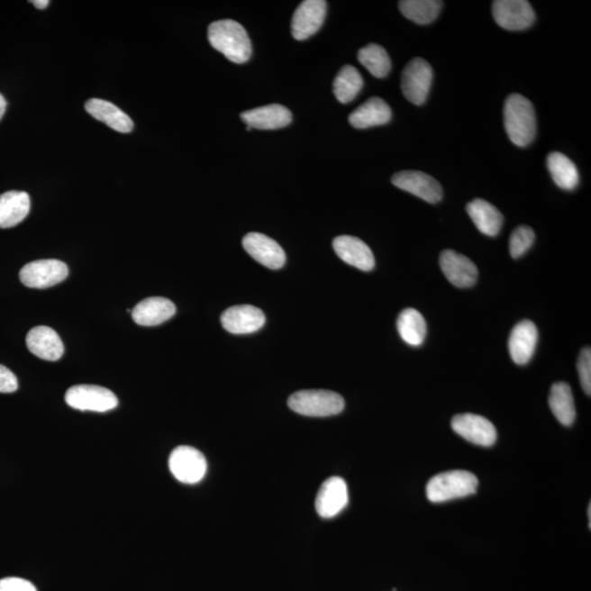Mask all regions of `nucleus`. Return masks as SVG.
Segmentation results:
<instances>
[{
    "label": "nucleus",
    "instance_id": "obj_31",
    "mask_svg": "<svg viewBox=\"0 0 591 591\" xmlns=\"http://www.w3.org/2000/svg\"><path fill=\"white\" fill-rule=\"evenodd\" d=\"M359 60L376 78H384L390 73L391 60L386 50L378 44H369L359 52Z\"/></svg>",
    "mask_w": 591,
    "mask_h": 591
},
{
    "label": "nucleus",
    "instance_id": "obj_24",
    "mask_svg": "<svg viewBox=\"0 0 591 591\" xmlns=\"http://www.w3.org/2000/svg\"><path fill=\"white\" fill-rule=\"evenodd\" d=\"M32 201L27 192L9 191L0 195V228L19 225L28 216Z\"/></svg>",
    "mask_w": 591,
    "mask_h": 591
},
{
    "label": "nucleus",
    "instance_id": "obj_17",
    "mask_svg": "<svg viewBox=\"0 0 591 591\" xmlns=\"http://www.w3.org/2000/svg\"><path fill=\"white\" fill-rule=\"evenodd\" d=\"M538 342L536 324L530 320H523L512 331L508 341L509 354L514 364L526 365L532 359Z\"/></svg>",
    "mask_w": 591,
    "mask_h": 591
},
{
    "label": "nucleus",
    "instance_id": "obj_16",
    "mask_svg": "<svg viewBox=\"0 0 591 591\" xmlns=\"http://www.w3.org/2000/svg\"><path fill=\"white\" fill-rule=\"evenodd\" d=\"M265 323L262 310L250 305H234L222 314L223 329L232 334L257 332Z\"/></svg>",
    "mask_w": 591,
    "mask_h": 591
},
{
    "label": "nucleus",
    "instance_id": "obj_13",
    "mask_svg": "<svg viewBox=\"0 0 591 591\" xmlns=\"http://www.w3.org/2000/svg\"><path fill=\"white\" fill-rule=\"evenodd\" d=\"M348 484L340 477H332L325 480L315 498V509L323 518L335 517L348 506Z\"/></svg>",
    "mask_w": 591,
    "mask_h": 591
},
{
    "label": "nucleus",
    "instance_id": "obj_32",
    "mask_svg": "<svg viewBox=\"0 0 591 591\" xmlns=\"http://www.w3.org/2000/svg\"><path fill=\"white\" fill-rule=\"evenodd\" d=\"M534 241H536V234L532 228L521 226L514 229L509 241V252L512 258L523 257L532 247Z\"/></svg>",
    "mask_w": 591,
    "mask_h": 591
},
{
    "label": "nucleus",
    "instance_id": "obj_5",
    "mask_svg": "<svg viewBox=\"0 0 591 591\" xmlns=\"http://www.w3.org/2000/svg\"><path fill=\"white\" fill-rule=\"evenodd\" d=\"M66 404L75 410L108 412L119 405L116 396L104 386L79 385L71 386L65 396Z\"/></svg>",
    "mask_w": 591,
    "mask_h": 591
},
{
    "label": "nucleus",
    "instance_id": "obj_29",
    "mask_svg": "<svg viewBox=\"0 0 591 591\" xmlns=\"http://www.w3.org/2000/svg\"><path fill=\"white\" fill-rule=\"evenodd\" d=\"M364 80L354 66L346 65L339 71L334 80L333 90L341 104H350L360 93Z\"/></svg>",
    "mask_w": 591,
    "mask_h": 591
},
{
    "label": "nucleus",
    "instance_id": "obj_6",
    "mask_svg": "<svg viewBox=\"0 0 591 591\" xmlns=\"http://www.w3.org/2000/svg\"><path fill=\"white\" fill-rule=\"evenodd\" d=\"M20 280L29 288L43 289L55 286L68 277V268L59 259H37L24 265Z\"/></svg>",
    "mask_w": 591,
    "mask_h": 591
},
{
    "label": "nucleus",
    "instance_id": "obj_11",
    "mask_svg": "<svg viewBox=\"0 0 591 591\" xmlns=\"http://www.w3.org/2000/svg\"><path fill=\"white\" fill-rule=\"evenodd\" d=\"M451 427L458 435L478 446L491 447L497 440L496 426L481 415L471 413L456 415L451 421Z\"/></svg>",
    "mask_w": 591,
    "mask_h": 591
},
{
    "label": "nucleus",
    "instance_id": "obj_27",
    "mask_svg": "<svg viewBox=\"0 0 591 591\" xmlns=\"http://www.w3.org/2000/svg\"><path fill=\"white\" fill-rule=\"evenodd\" d=\"M548 169L555 185L563 190L572 191L579 183V173L574 162L560 152H551L547 159Z\"/></svg>",
    "mask_w": 591,
    "mask_h": 591
},
{
    "label": "nucleus",
    "instance_id": "obj_3",
    "mask_svg": "<svg viewBox=\"0 0 591 591\" xmlns=\"http://www.w3.org/2000/svg\"><path fill=\"white\" fill-rule=\"evenodd\" d=\"M477 484V477L471 472L463 470L442 472L428 481L427 498L432 503H443L466 497L476 493Z\"/></svg>",
    "mask_w": 591,
    "mask_h": 591
},
{
    "label": "nucleus",
    "instance_id": "obj_30",
    "mask_svg": "<svg viewBox=\"0 0 591 591\" xmlns=\"http://www.w3.org/2000/svg\"><path fill=\"white\" fill-rule=\"evenodd\" d=\"M442 2L437 0H402L399 8L404 16L417 24H430L440 14Z\"/></svg>",
    "mask_w": 591,
    "mask_h": 591
},
{
    "label": "nucleus",
    "instance_id": "obj_36",
    "mask_svg": "<svg viewBox=\"0 0 591 591\" xmlns=\"http://www.w3.org/2000/svg\"><path fill=\"white\" fill-rule=\"evenodd\" d=\"M6 108H7L6 99H5L4 95L0 94V120L3 119L5 112H6Z\"/></svg>",
    "mask_w": 591,
    "mask_h": 591
},
{
    "label": "nucleus",
    "instance_id": "obj_7",
    "mask_svg": "<svg viewBox=\"0 0 591 591\" xmlns=\"http://www.w3.org/2000/svg\"><path fill=\"white\" fill-rule=\"evenodd\" d=\"M169 468L177 481L195 484L205 477L207 462L200 450L190 446H180L172 451Z\"/></svg>",
    "mask_w": 591,
    "mask_h": 591
},
{
    "label": "nucleus",
    "instance_id": "obj_12",
    "mask_svg": "<svg viewBox=\"0 0 591 591\" xmlns=\"http://www.w3.org/2000/svg\"><path fill=\"white\" fill-rule=\"evenodd\" d=\"M327 7L324 0H305L300 4L292 20L293 37L304 41L317 33L323 27Z\"/></svg>",
    "mask_w": 591,
    "mask_h": 591
},
{
    "label": "nucleus",
    "instance_id": "obj_23",
    "mask_svg": "<svg viewBox=\"0 0 591 591\" xmlns=\"http://www.w3.org/2000/svg\"><path fill=\"white\" fill-rule=\"evenodd\" d=\"M391 117L390 106L386 101L375 96L356 109L350 115L349 121L355 129L364 130L389 123Z\"/></svg>",
    "mask_w": 591,
    "mask_h": 591
},
{
    "label": "nucleus",
    "instance_id": "obj_25",
    "mask_svg": "<svg viewBox=\"0 0 591 591\" xmlns=\"http://www.w3.org/2000/svg\"><path fill=\"white\" fill-rule=\"evenodd\" d=\"M467 212L483 234L496 237L501 232L504 222L502 213L491 203L477 198L468 204Z\"/></svg>",
    "mask_w": 591,
    "mask_h": 591
},
{
    "label": "nucleus",
    "instance_id": "obj_19",
    "mask_svg": "<svg viewBox=\"0 0 591 591\" xmlns=\"http://www.w3.org/2000/svg\"><path fill=\"white\" fill-rule=\"evenodd\" d=\"M241 120L250 129L272 131L292 123L293 115L283 105H269L243 112Z\"/></svg>",
    "mask_w": 591,
    "mask_h": 591
},
{
    "label": "nucleus",
    "instance_id": "obj_38",
    "mask_svg": "<svg viewBox=\"0 0 591 591\" xmlns=\"http://www.w3.org/2000/svg\"><path fill=\"white\" fill-rule=\"evenodd\" d=\"M588 519H589V528H590V523H591V505L588 507Z\"/></svg>",
    "mask_w": 591,
    "mask_h": 591
},
{
    "label": "nucleus",
    "instance_id": "obj_14",
    "mask_svg": "<svg viewBox=\"0 0 591 591\" xmlns=\"http://www.w3.org/2000/svg\"><path fill=\"white\" fill-rule=\"evenodd\" d=\"M242 246L250 256L268 268L278 269L286 262V254L283 248L263 233H248L243 238Z\"/></svg>",
    "mask_w": 591,
    "mask_h": 591
},
{
    "label": "nucleus",
    "instance_id": "obj_10",
    "mask_svg": "<svg viewBox=\"0 0 591 591\" xmlns=\"http://www.w3.org/2000/svg\"><path fill=\"white\" fill-rule=\"evenodd\" d=\"M392 183L400 190L422 198L427 203L436 204L441 201L443 193L440 182L422 171H401L392 177Z\"/></svg>",
    "mask_w": 591,
    "mask_h": 591
},
{
    "label": "nucleus",
    "instance_id": "obj_8",
    "mask_svg": "<svg viewBox=\"0 0 591 591\" xmlns=\"http://www.w3.org/2000/svg\"><path fill=\"white\" fill-rule=\"evenodd\" d=\"M432 66L423 59H412L402 73L401 86L405 98L413 105L425 104L432 83Z\"/></svg>",
    "mask_w": 591,
    "mask_h": 591
},
{
    "label": "nucleus",
    "instance_id": "obj_1",
    "mask_svg": "<svg viewBox=\"0 0 591 591\" xmlns=\"http://www.w3.org/2000/svg\"><path fill=\"white\" fill-rule=\"evenodd\" d=\"M208 40L214 49L232 63L248 62L252 54L251 41L246 29L233 20H219L208 27Z\"/></svg>",
    "mask_w": 591,
    "mask_h": 591
},
{
    "label": "nucleus",
    "instance_id": "obj_33",
    "mask_svg": "<svg viewBox=\"0 0 591 591\" xmlns=\"http://www.w3.org/2000/svg\"><path fill=\"white\" fill-rule=\"evenodd\" d=\"M577 369L580 384H582L585 394L591 395V350L589 348L580 351L577 361Z\"/></svg>",
    "mask_w": 591,
    "mask_h": 591
},
{
    "label": "nucleus",
    "instance_id": "obj_22",
    "mask_svg": "<svg viewBox=\"0 0 591 591\" xmlns=\"http://www.w3.org/2000/svg\"><path fill=\"white\" fill-rule=\"evenodd\" d=\"M85 108L91 116L104 122L112 130L123 132V134L134 130V123L131 117L109 101L90 99L86 102Z\"/></svg>",
    "mask_w": 591,
    "mask_h": 591
},
{
    "label": "nucleus",
    "instance_id": "obj_2",
    "mask_svg": "<svg viewBox=\"0 0 591 591\" xmlns=\"http://www.w3.org/2000/svg\"><path fill=\"white\" fill-rule=\"evenodd\" d=\"M504 123L514 145L532 144L537 132L536 112L532 102L521 95H509L504 106Z\"/></svg>",
    "mask_w": 591,
    "mask_h": 591
},
{
    "label": "nucleus",
    "instance_id": "obj_9",
    "mask_svg": "<svg viewBox=\"0 0 591 591\" xmlns=\"http://www.w3.org/2000/svg\"><path fill=\"white\" fill-rule=\"evenodd\" d=\"M496 23L509 32L526 30L536 20L534 10L526 0H496L492 6Z\"/></svg>",
    "mask_w": 591,
    "mask_h": 591
},
{
    "label": "nucleus",
    "instance_id": "obj_34",
    "mask_svg": "<svg viewBox=\"0 0 591 591\" xmlns=\"http://www.w3.org/2000/svg\"><path fill=\"white\" fill-rule=\"evenodd\" d=\"M0 591H38L32 583L18 577L0 579Z\"/></svg>",
    "mask_w": 591,
    "mask_h": 591
},
{
    "label": "nucleus",
    "instance_id": "obj_15",
    "mask_svg": "<svg viewBox=\"0 0 591 591\" xmlns=\"http://www.w3.org/2000/svg\"><path fill=\"white\" fill-rule=\"evenodd\" d=\"M440 263L441 271L453 286L468 288L477 283L478 275L477 265L462 254L452 250H445L441 254Z\"/></svg>",
    "mask_w": 591,
    "mask_h": 591
},
{
    "label": "nucleus",
    "instance_id": "obj_18",
    "mask_svg": "<svg viewBox=\"0 0 591 591\" xmlns=\"http://www.w3.org/2000/svg\"><path fill=\"white\" fill-rule=\"evenodd\" d=\"M333 248L335 253L342 261L360 269V271L368 272L375 268L373 252L359 238L340 236L334 239Z\"/></svg>",
    "mask_w": 591,
    "mask_h": 591
},
{
    "label": "nucleus",
    "instance_id": "obj_26",
    "mask_svg": "<svg viewBox=\"0 0 591 591\" xmlns=\"http://www.w3.org/2000/svg\"><path fill=\"white\" fill-rule=\"evenodd\" d=\"M549 405L560 424L570 426L576 419L572 389L565 382H557L550 392Z\"/></svg>",
    "mask_w": 591,
    "mask_h": 591
},
{
    "label": "nucleus",
    "instance_id": "obj_37",
    "mask_svg": "<svg viewBox=\"0 0 591 591\" xmlns=\"http://www.w3.org/2000/svg\"><path fill=\"white\" fill-rule=\"evenodd\" d=\"M32 4L38 9H45L49 6L50 2L48 0H33Z\"/></svg>",
    "mask_w": 591,
    "mask_h": 591
},
{
    "label": "nucleus",
    "instance_id": "obj_35",
    "mask_svg": "<svg viewBox=\"0 0 591 591\" xmlns=\"http://www.w3.org/2000/svg\"><path fill=\"white\" fill-rule=\"evenodd\" d=\"M17 389V377L7 367L0 365V394H12Z\"/></svg>",
    "mask_w": 591,
    "mask_h": 591
},
{
    "label": "nucleus",
    "instance_id": "obj_20",
    "mask_svg": "<svg viewBox=\"0 0 591 591\" xmlns=\"http://www.w3.org/2000/svg\"><path fill=\"white\" fill-rule=\"evenodd\" d=\"M176 305L171 300L150 297L141 300L132 310V318L141 327H155L166 323L176 314Z\"/></svg>",
    "mask_w": 591,
    "mask_h": 591
},
{
    "label": "nucleus",
    "instance_id": "obj_21",
    "mask_svg": "<svg viewBox=\"0 0 591 591\" xmlns=\"http://www.w3.org/2000/svg\"><path fill=\"white\" fill-rule=\"evenodd\" d=\"M27 346L37 358L49 361H56L64 354V344L59 335L49 327H35L29 331Z\"/></svg>",
    "mask_w": 591,
    "mask_h": 591
},
{
    "label": "nucleus",
    "instance_id": "obj_4",
    "mask_svg": "<svg viewBox=\"0 0 591 591\" xmlns=\"http://www.w3.org/2000/svg\"><path fill=\"white\" fill-rule=\"evenodd\" d=\"M288 406L305 416L327 417L340 414L345 402L336 392L328 390H303L289 396Z\"/></svg>",
    "mask_w": 591,
    "mask_h": 591
},
{
    "label": "nucleus",
    "instance_id": "obj_28",
    "mask_svg": "<svg viewBox=\"0 0 591 591\" xmlns=\"http://www.w3.org/2000/svg\"><path fill=\"white\" fill-rule=\"evenodd\" d=\"M396 327L401 339L406 344L421 346L424 342L427 333L426 321L417 310H404L397 318Z\"/></svg>",
    "mask_w": 591,
    "mask_h": 591
}]
</instances>
